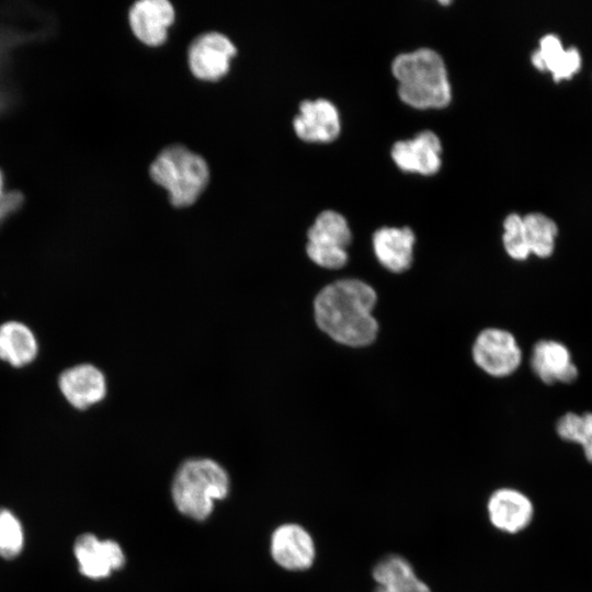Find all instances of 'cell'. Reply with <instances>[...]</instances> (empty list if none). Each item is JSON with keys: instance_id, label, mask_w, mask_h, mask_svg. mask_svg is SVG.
I'll return each instance as SVG.
<instances>
[{"instance_id": "obj_1", "label": "cell", "mask_w": 592, "mask_h": 592, "mask_svg": "<svg viewBox=\"0 0 592 592\" xmlns=\"http://www.w3.org/2000/svg\"><path fill=\"white\" fill-rule=\"evenodd\" d=\"M376 293L358 280H340L323 287L315 298L314 311L318 327L334 341L364 346L372 343L378 325L372 315Z\"/></svg>"}, {"instance_id": "obj_2", "label": "cell", "mask_w": 592, "mask_h": 592, "mask_svg": "<svg viewBox=\"0 0 592 592\" xmlns=\"http://www.w3.org/2000/svg\"><path fill=\"white\" fill-rule=\"evenodd\" d=\"M398 95L418 110L446 107L452 100L447 69L442 56L431 48L398 55L391 64Z\"/></svg>"}, {"instance_id": "obj_3", "label": "cell", "mask_w": 592, "mask_h": 592, "mask_svg": "<svg viewBox=\"0 0 592 592\" xmlns=\"http://www.w3.org/2000/svg\"><path fill=\"white\" fill-rule=\"evenodd\" d=\"M227 471L210 458H191L177 469L171 497L178 511L195 521L206 520L216 500L227 497Z\"/></svg>"}, {"instance_id": "obj_4", "label": "cell", "mask_w": 592, "mask_h": 592, "mask_svg": "<svg viewBox=\"0 0 592 592\" xmlns=\"http://www.w3.org/2000/svg\"><path fill=\"white\" fill-rule=\"evenodd\" d=\"M151 180L167 190L174 207L193 205L209 181L205 159L183 145L162 149L149 168Z\"/></svg>"}, {"instance_id": "obj_5", "label": "cell", "mask_w": 592, "mask_h": 592, "mask_svg": "<svg viewBox=\"0 0 592 592\" xmlns=\"http://www.w3.org/2000/svg\"><path fill=\"white\" fill-rule=\"evenodd\" d=\"M307 238L306 252L314 263L331 270L345 265L352 234L340 213L331 209L321 212L309 227Z\"/></svg>"}, {"instance_id": "obj_6", "label": "cell", "mask_w": 592, "mask_h": 592, "mask_svg": "<svg viewBox=\"0 0 592 592\" xmlns=\"http://www.w3.org/2000/svg\"><path fill=\"white\" fill-rule=\"evenodd\" d=\"M236 54V46L226 35L206 32L196 36L189 47V68L200 80L216 81L227 75Z\"/></svg>"}, {"instance_id": "obj_7", "label": "cell", "mask_w": 592, "mask_h": 592, "mask_svg": "<svg viewBox=\"0 0 592 592\" xmlns=\"http://www.w3.org/2000/svg\"><path fill=\"white\" fill-rule=\"evenodd\" d=\"M473 356L480 368L496 377L512 374L522 360L514 337L505 330L494 328L479 333L474 343Z\"/></svg>"}, {"instance_id": "obj_8", "label": "cell", "mask_w": 592, "mask_h": 592, "mask_svg": "<svg viewBox=\"0 0 592 592\" xmlns=\"http://www.w3.org/2000/svg\"><path fill=\"white\" fill-rule=\"evenodd\" d=\"M73 554L80 572L90 579H104L125 563V555L118 543L99 539L93 534L80 535L73 545Z\"/></svg>"}, {"instance_id": "obj_9", "label": "cell", "mask_w": 592, "mask_h": 592, "mask_svg": "<svg viewBox=\"0 0 592 592\" xmlns=\"http://www.w3.org/2000/svg\"><path fill=\"white\" fill-rule=\"evenodd\" d=\"M441 153V140L432 130L399 140L391 148V158L399 169L422 175H432L440 170Z\"/></svg>"}, {"instance_id": "obj_10", "label": "cell", "mask_w": 592, "mask_h": 592, "mask_svg": "<svg viewBox=\"0 0 592 592\" xmlns=\"http://www.w3.org/2000/svg\"><path fill=\"white\" fill-rule=\"evenodd\" d=\"M271 555L274 561L287 570H306L316 557L311 535L298 524H283L271 537Z\"/></svg>"}, {"instance_id": "obj_11", "label": "cell", "mask_w": 592, "mask_h": 592, "mask_svg": "<svg viewBox=\"0 0 592 592\" xmlns=\"http://www.w3.org/2000/svg\"><path fill=\"white\" fill-rule=\"evenodd\" d=\"M298 138L307 143H330L341 132L337 107L326 99L305 100L299 104V114L293 121Z\"/></svg>"}, {"instance_id": "obj_12", "label": "cell", "mask_w": 592, "mask_h": 592, "mask_svg": "<svg viewBox=\"0 0 592 592\" xmlns=\"http://www.w3.org/2000/svg\"><path fill=\"white\" fill-rule=\"evenodd\" d=\"M174 19V8L168 0H139L128 13L134 35L148 46H159L167 41Z\"/></svg>"}, {"instance_id": "obj_13", "label": "cell", "mask_w": 592, "mask_h": 592, "mask_svg": "<svg viewBox=\"0 0 592 592\" xmlns=\"http://www.w3.org/2000/svg\"><path fill=\"white\" fill-rule=\"evenodd\" d=\"M58 386L66 400L79 410L100 402L106 395L105 376L91 364H79L64 371Z\"/></svg>"}, {"instance_id": "obj_14", "label": "cell", "mask_w": 592, "mask_h": 592, "mask_svg": "<svg viewBox=\"0 0 592 592\" xmlns=\"http://www.w3.org/2000/svg\"><path fill=\"white\" fill-rule=\"evenodd\" d=\"M491 524L509 534L526 528L534 515L532 501L521 491L501 488L492 492L487 503Z\"/></svg>"}, {"instance_id": "obj_15", "label": "cell", "mask_w": 592, "mask_h": 592, "mask_svg": "<svg viewBox=\"0 0 592 592\" xmlns=\"http://www.w3.org/2000/svg\"><path fill=\"white\" fill-rule=\"evenodd\" d=\"M532 368L547 385L571 384L578 378V368L571 361L567 346L558 341H538L531 358Z\"/></svg>"}, {"instance_id": "obj_16", "label": "cell", "mask_w": 592, "mask_h": 592, "mask_svg": "<svg viewBox=\"0 0 592 592\" xmlns=\"http://www.w3.org/2000/svg\"><path fill=\"white\" fill-rule=\"evenodd\" d=\"M414 234L409 227H383L373 236L378 261L389 271L400 273L412 263Z\"/></svg>"}, {"instance_id": "obj_17", "label": "cell", "mask_w": 592, "mask_h": 592, "mask_svg": "<svg viewBox=\"0 0 592 592\" xmlns=\"http://www.w3.org/2000/svg\"><path fill=\"white\" fill-rule=\"evenodd\" d=\"M533 66L539 71H548L558 82L571 79L581 68V56L577 48H563L560 38L547 34L539 41V47L531 57Z\"/></svg>"}, {"instance_id": "obj_18", "label": "cell", "mask_w": 592, "mask_h": 592, "mask_svg": "<svg viewBox=\"0 0 592 592\" xmlns=\"http://www.w3.org/2000/svg\"><path fill=\"white\" fill-rule=\"evenodd\" d=\"M372 576L376 582L373 592H431L417 577L411 563L400 555L384 556L374 566Z\"/></svg>"}, {"instance_id": "obj_19", "label": "cell", "mask_w": 592, "mask_h": 592, "mask_svg": "<svg viewBox=\"0 0 592 592\" xmlns=\"http://www.w3.org/2000/svg\"><path fill=\"white\" fill-rule=\"evenodd\" d=\"M37 351L36 338L26 325L18 321L0 325V360L23 367L35 360Z\"/></svg>"}, {"instance_id": "obj_20", "label": "cell", "mask_w": 592, "mask_h": 592, "mask_svg": "<svg viewBox=\"0 0 592 592\" xmlns=\"http://www.w3.org/2000/svg\"><path fill=\"white\" fill-rule=\"evenodd\" d=\"M523 224L530 253L543 259L550 257L558 234L556 223L542 213H530L523 217Z\"/></svg>"}, {"instance_id": "obj_21", "label": "cell", "mask_w": 592, "mask_h": 592, "mask_svg": "<svg viewBox=\"0 0 592 592\" xmlns=\"http://www.w3.org/2000/svg\"><path fill=\"white\" fill-rule=\"evenodd\" d=\"M24 544L20 521L9 510L0 509V556L5 559L16 557Z\"/></svg>"}, {"instance_id": "obj_22", "label": "cell", "mask_w": 592, "mask_h": 592, "mask_svg": "<svg viewBox=\"0 0 592 592\" xmlns=\"http://www.w3.org/2000/svg\"><path fill=\"white\" fill-rule=\"evenodd\" d=\"M503 246L506 253L514 260L523 261L528 258L530 250L526 242L523 217L512 213L503 223Z\"/></svg>"}, {"instance_id": "obj_23", "label": "cell", "mask_w": 592, "mask_h": 592, "mask_svg": "<svg viewBox=\"0 0 592 592\" xmlns=\"http://www.w3.org/2000/svg\"><path fill=\"white\" fill-rule=\"evenodd\" d=\"M560 439L580 444L584 433V417L574 412L565 413L556 424Z\"/></svg>"}, {"instance_id": "obj_24", "label": "cell", "mask_w": 592, "mask_h": 592, "mask_svg": "<svg viewBox=\"0 0 592 592\" xmlns=\"http://www.w3.org/2000/svg\"><path fill=\"white\" fill-rule=\"evenodd\" d=\"M23 204V195L18 191H3V178L0 171V226Z\"/></svg>"}, {"instance_id": "obj_25", "label": "cell", "mask_w": 592, "mask_h": 592, "mask_svg": "<svg viewBox=\"0 0 592 592\" xmlns=\"http://www.w3.org/2000/svg\"><path fill=\"white\" fill-rule=\"evenodd\" d=\"M583 417L584 433L579 445L582 446L587 460L592 463V412H585Z\"/></svg>"}]
</instances>
